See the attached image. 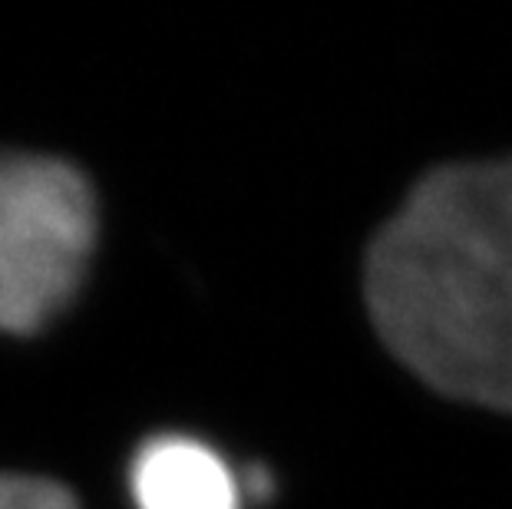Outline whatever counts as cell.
I'll return each mask as SVG.
<instances>
[{"instance_id": "cell-1", "label": "cell", "mask_w": 512, "mask_h": 509, "mask_svg": "<svg viewBox=\"0 0 512 509\" xmlns=\"http://www.w3.org/2000/svg\"><path fill=\"white\" fill-rule=\"evenodd\" d=\"M364 298L423 384L512 414V156L423 176L367 248Z\"/></svg>"}, {"instance_id": "cell-2", "label": "cell", "mask_w": 512, "mask_h": 509, "mask_svg": "<svg viewBox=\"0 0 512 509\" xmlns=\"http://www.w3.org/2000/svg\"><path fill=\"white\" fill-rule=\"evenodd\" d=\"M96 238V192L73 162L0 149V334L57 321L90 275Z\"/></svg>"}, {"instance_id": "cell-3", "label": "cell", "mask_w": 512, "mask_h": 509, "mask_svg": "<svg viewBox=\"0 0 512 509\" xmlns=\"http://www.w3.org/2000/svg\"><path fill=\"white\" fill-rule=\"evenodd\" d=\"M136 509H242V486L202 440L166 433L139 447L129 467Z\"/></svg>"}, {"instance_id": "cell-4", "label": "cell", "mask_w": 512, "mask_h": 509, "mask_svg": "<svg viewBox=\"0 0 512 509\" xmlns=\"http://www.w3.org/2000/svg\"><path fill=\"white\" fill-rule=\"evenodd\" d=\"M0 509H80V503L50 476L0 473Z\"/></svg>"}]
</instances>
